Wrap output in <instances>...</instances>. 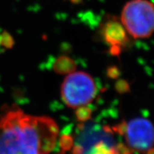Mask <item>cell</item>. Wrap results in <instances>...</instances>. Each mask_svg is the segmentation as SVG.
I'll list each match as a JSON object with an SVG mask.
<instances>
[{
	"label": "cell",
	"mask_w": 154,
	"mask_h": 154,
	"mask_svg": "<svg viewBox=\"0 0 154 154\" xmlns=\"http://www.w3.org/2000/svg\"><path fill=\"white\" fill-rule=\"evenodd\" d=\"M59 134V126L51 117L11 109L0 119V154H49Z\"/></svg>",
	"instance_id": "1"
},
{
	"label": "cell",
	"mask_w": 154,
	"mask_h": 154,
	"mask_svg": "<svg viewBox=\"0 0 154 154\" xmlns=\"http://www.w3.org/2000/svg\"><path fill=\"white\" fill-rule=\"evenodd\" d=\"M121 22L134 38H146L154 29L153 5L149 0H131L122 9Z\"/></svg>",
	"instance_id": "2"
},
{
	"label": "cell",
	"mask_w": 154,
	"mask_h": 154,
	"mask_svg": "<svg viewBox=\"0 0 154 154\" xmlns=\"http://www.w3.org/2000/svg\"><path fill=\"white\" fill-rule=\"evenodd\" d=\"M96 94L97 86L94 78L82 71L69 74L61 86V99L71 109L86 106L94 101Z\"/></svg>",
	"instance_id": "3"
},
{
	"label": "cell",
	"mask_w": 154,
	"mask_h": 154,
	"mask_svg": "<svg viewBox=\"0 0 154 154\" xmlns=\"http://www.w3.org/2000/svg\"><path fill=\"white\" fill-rule=\"evenodd\" d=\"M124 134L127 145L139 153H148L153 149V126L149 119L138 117L126 123Z\"/></svg>",
	"instance_id": "4"
},
{
	"label": "cell",
	"mask_w": 154,
	"mask_h": 154,
	"mask_svg": "<svg viewBox=\"0 0 154 154\" xmlns=\"http://www.w3.org/2000/svg\"><path fill=\"white\" fill-rule=\"evenodd\" d=\"M102 35L105 42L116 50H120L128 42V33L120 21L110 19L103 24L101 29Z\"/></svg>",
	"instance_id": "5"
},
{
	"label": "cell",
	"mask_w": 154,
	"mask_h": 154,
	"mask_svg": "<svg viewBox=\"0 0 154 154\" xmlns=\"http://www.w3.org/2000/svg\"><path fill=\"white\" fill-rule=\"evenodd\" d=\"M76 63L71 58L61 57L58 58L53 65L54 70L59 74H69L74 72Z\"/></svg>",
	"instance_id": "6"
},
{
	"label": "cell",
	"mask_w": 154,
	"mask_h": 154,
	"mask_svg": "<svg viewBox=\"0 0 154 154\" xmlns=\"http://www.w3.org/2000/svg\"><path fill=\"white\" fill-rule=\"evenodd\" d=\"M86 154H119L118 151L109 144L100 141L92 146Z\"/></svg>",
	"instance_id": "7"
},
{
	"label": "cell",
	"mask_w": 154,
	"mask_h": 154,
	"mask_svg": "<svg viewBox=\"0 0 154 154\" xmlns=\"http://www.w3.org/2000/svg\"><path fill=\"white\" fill-rule=\"evenodd\" d=\"M76 114L77 119L79 121H86L90 118L91 114V111L86 106H82L76 109Z\"/></svg>",
	"instance_id": "8"
}]
</instances>
